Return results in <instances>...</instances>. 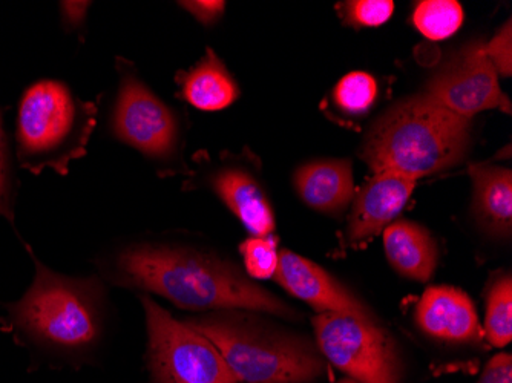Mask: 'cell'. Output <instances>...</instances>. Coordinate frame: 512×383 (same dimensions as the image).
I'll return each mask as SVG.
<instances>
[{
  "label": "cell",
  "mask_w": 512,
  "mask_h": 383,
  "mask_svg": "<svg viewBox=\"0 0 512 383\" xmlns=\"http://www.w3.org/2000/svg\"><path fill=\"white\" fill-rule=\"evenodd\" d=\"M111 279L188 311L246 310L283 319L298 311L253 282L234 262L184 246L137 244L115 256Z\"/></svg>",
  "instance_id": "cell-1"
},
{
  "label": "cell",
  "mask_w": 512,
  "mask_h": 383,
  "mask_svg": "<svg viewBox=\"0 0 512 383\" xmlns=\"http://www.w3.org/2000/svg\"><path fill=\"white\" fill-rule=\"evenodd\" d=\"M471 123L428 95L388 109L371 126L361 158L373 174L394 172L416 181L456 166L467 155Z\"/></svg>",
  "instance_id": "cell-2"
},
{
  "label": "cell",
  "mask_w": 512,
  "mask_h": 383,
  "mask_svg": "<svg viewBox=\"0 0 512 383\" xmlns=\"http://www.w3.org/2000/svg\"><path fill=\"white\" fill-rule=\"evenodd\" d=\"M188 324L220 351L240 383H316L327 379L315 339L261 319L255 311H215Z\"/></svg>",
  "instance_id": "cell-3"
},
{
  "label": "cell",
  "mask_w": 512,
  "mask_h": 383,
  "mask_svg": "<svg viewBox=\"0 0 512 383\" xmlns=\"http://www.w3.org/2000/svg\"><path fill=\"white\" fill-rule=\"evenodd\" d=\"M36 267L33 284L10 305L8 325L23 344L54 354L85 353L102 336L99 285L54 273L31 253Z\"/></svg>",
  "instance_id": "cell-4"
},
{
  "label": "cell",
  "mask_w": 512,
  "mask_h": 383,
  "mask_svg": "<svg viewBox=\"0 0 512 383\" xmlns=\"http://www.w3.org/2000/svg\"><path fill=\"white\" fill-rule=\"evenodd\" d=\"M97 109L77 99L57 80H42L25 91L17 117V158L33 174L50 167L66 175L86 154L96 128Z\"/></svg>",
  "instance_id": "cell-5"
},
{
  "label": "cell",
  "mask_w": 512,
  "mask_h": 383,
  "mask_svg": "<svg viewBox=\"0 0 512 383\" xmlns=\"http://www.w3.org/2000/svg\"><path fill=\"white\" fill-rule=\"evenodd\" d=\"M315 342L329 365L356 383H401V348L381 322L336 313H316Z\"/></svg>",
  "instance_id": "cell-6"
},
{
  "label": "cell",
  "mask_w": 512,
  "mask_h": 383,
  "mask_svg": "<svg viewBox=\"0 0 512 383\" xmlns=\"http://www.w3.org/2000/svg\"><path fill=\"white\" fill-rule=\"evenodd\" d=\"M154 383H240L218 348L188 322L142 296Z\"/></svg>",
  "instance_id": "cell-7"
},
{
  "label": "cell",
  "mask_w": 512,
  "mask_h": 383,
  "mask_svg": "<svg viewBox=\"0 0 512 383\" xmlns=\"http://www.w3.org/2000/svg\"><path fill=\"white\" fill-rule=\"evenodd\" d=\"M448 111L470 120L490 109L511 114L508 95L500 89L499 74L483 50V43H473L440 68L424 92Z\"/></svg>",
  "instance_id": "cell-8"
},
{
  "label": "cell",
  "mask_w": 512,
  "mask_h": 383,
  "mask_svg": "<svg viewBox=\"0 0 512 383\" xmlns=\"http://www.w3.org/2000/svg\"><path fill=\"white\" fill-rule=\"evenodd\" d=\"M112 129L120 141L157 160L171 157L177 145L171 109L134 74H122Z\"/></svg>",
  "instance_id": "cell-9"
},
{
  "label": "cell",
  "mask_w": 512,
  "mask_h": 383,
  "mask_svg": "<svg viewBox=\"0 0 512 383\" xmlns=\"http://www.w3.org/2000/svg\"><path fill=\"white\" fill-rule=\"evenodd\" d=\"M273 279L290 295L309 304L318 315L336 313L379 322L375 311L335 276L290 250H279L278 269Z\"/></svg>",
  "instance_id": "cell-10"
},
{
  "label": "cell",
  "mask_w": 512,
  "mask_h": 383,
  "mask_svg": "<svg viewBox=\"0 0 512 383\" xmlns=\"http://www.w3.org/2000/svg\"><path fill=\"white\" fill-rule=\"evenodd\" d=\"M419 330L451 347H477L482 344L483 328L473 299L451 285H434L425 290L414 311Z\"/></svg>",
  "instance_id": "cell-11"
},
{
  "label": "cell",
  "mask_w": 512,
  "mask_h": 383,
  "mask_svg": "<svg viewBox=\"0 0 512 383\" xmlns=\"http://www.w3.org/2000/svg\"><path fill=\"white\" fill-rule=\"evenodd\" d=\"M416 181L394 172H379L368 180L353 200L345 239L352 247L370 243L407 206Z\"/></svg>",
  "instance_id": "cell-12"
},
{
  "label": "cell",
  "mask_w": 512,
  "mask_h": 383,
  "mask_svg": "<svg viewBox=\"0 0 512 383\" xmlns=\"http://www.w3.org/2000/svg\"><path fill=\"white\" fill-rule=\"evenodd\" d=\"M293 181L301 200L325 215H339L355 200L352 163L347 160L304 164L295 172Z\"/></svg>",
  "instance_id": "cell-13"
},
{
  "label": "cell",
  "mask_w": 512,
  "mask_h": 383,
  "mask_svg": "<svg viewBox=\"0 0 512 383\" xmlns=\"http://www.w3.org/2000/svg\"><path fill=\"white\" fill-rule=\"evenodd\" d=\"M212 189L253 236H270L275 230L272 206L263 187L240 167H224L212 177Z\"/></svg>",
  "instance_id": "cell-14"
},
{
  "label": "cell",
  "mask_w": 512,
  "mask_h": 383,
  "mask_svg": "<svg viewBox=\"0 0 512 383\" xmlns=\"http://www.w3.org/2000/svg\"><path fill=\"white\" fill-rule=\"evenodd\" d=\"M384 247L390 266L411 281L433 278L439 247L430 230L410 220L393 221L384 229Z\"/></svg>",
  "instance_id": "cell-15"
},
{
  "label": "cell",
  "mask_w": 512,
  "mask_h": 383,
  "mask_svg": "<svg viewBox=\"0 0 512 383\" xmlns=\"http://www.w3.org/2000/svg\"><path fill=\"white\" fill-rule=\"evenodd\" d=\"M474 215L479 226L496 238H509L512 230V172L502 166L473 164Z\"/></svg>",
  "instance_id": "cell-16"
},
{
  "label": "cell",
  "mask_w": 512,
  "mask_h": 383,
  "mask_svg": "<svg viewBox=\"0 0 512 383\" xmlns=\"http://www.w3.org/2000/svg\"><path fill=\"white\" fill-rule=\"evenodd\" d=\"M178 82L184 99L201 111H221L240 95L237 83L212 50H207L203 60L184 73Z\"/></svg>",
  "instance_id": "cell-17"
},
{
  "label": "cell",
  "mask_w": 512,
  "mask_h": 383,
  "mask_svg": "<svg viewBox=\"0 0 512 383\" xmlns=\"http://www.w3.org/2000/svg\"><path fill=\"white\" fill-rule=\"evenodd\" d=\"M483 336L488 344L503 348L512 339V278L500 275L494 279L486 295Z\"/></svg>",
  "instance_id": "cell-18"
},
{
  "label": "cell",
  "mask_w": 512,
  "mask_h": 383,
  "mask_svg": "<svg viewBox=\"0 0 512 383\" xmlns=\"http://www.w3.org/2000/svg\"><path fill=\"white\" fill-rule=\"evenodd\" d=\"M463 17L456 0H424L414 8L413 22L427 39L444 40L462 27Z\"/></svg>",
  "instance_id": "cell-19"
},
{
  "label": "cell",
  "mask_w": 512,
  "mask_h": 383,
  "mask_svg": "<svg viewBox=\"0 0 512 383\" xmlns=\"http://www.w3.org/2000/svg\"><path fill=\"white\" fill-rule=\"evenodd\" d=\"M378 83L375 77L361 71L347 74L339 80L333 91L338 108L350 115H364L375 105Z\"/></svg>",
  "instance_id": "cell-20"
},
{
  "label": "cell",
  "mask_w": 512,
  "mask_h": 383,
  "mask_svg": "<svg viewBox=\"0 0 512 383\" xmlns=\"http://www.w3.org/2000/svg\"><path fill=\"white\" fill-rule=\"evenodd\" d=\"M247 276L250 279H270L278 269L279 250L272 236H253L241 244Z\"/></svg>",
  "instance_id": "cell-21"
},
{
  "label": "cell",
  "mask_w": 512,
  "mask_h": 383,
  "mask_svg": "<svg viewBox=\"0 0 512 383\" xmlns=\"http://www.w3.org/2000/svg\"><path fill=\"white\" fill-rule=\"evenodd\" d=\"M342 20L350 27L376 28L387 22L394 13L391 0H350L339 5Z\"/></svg>",
  "instance_id": "cell-22"
},
{
  "label": "cell",
  "mask_w": 512,
  "mask_h": 383,
  "mask_svg": "<svg viewBox=\"0 0 512 383\" xmlns=\"http://www.w3.org/2000/svg\"><path fill=\"white\" fill-rule=\"evenodd\" d=\"M486 57L496 69V73L503 77L512 74V27L511 20L488 43H483Z\"/></svg>",
  "instance_id": "cell-23"
},
{
  "label": "cell",
  "mask_w": 512,
  "mask_h": 383,
  "mask_svg": "<svg viewBox=\"0 0 512 383\" xmlns=\"http://www.w3.org/2000/svg\"><path fill=\"white\" fill-rule=\"evenodd\" d=\"M0 217L13 223V181H11L10 151L0 115Z\"/></svg>",
  "instance_id": "cell-24"
},
{
  "label": "cell",
  "mask_w": 512,
  "mask_h": 383,
  "mask_svg": "<svg viewBox=\"0 0 512 383\" xmlns=\"http://www.w3.org/2000/svg\"><path fill=\"white\" fill-rule=\"evenodd\" d=\"M477 383H512L511 354H496L483 368Z\"/></svg>",
  "instance_id": "cell-25"
},
{
  "label": "cell",
  "mask_w": 512,
  "mask_h": 383,
  "mask_svg": "<svg viewBox=\"0 0 512 383\" xmlns=\"http://www.w3.org/2000/svg\"><path fill=\"white\" fill-rule=\"evenodd\" d=\"M181 7L184 10H188L198 22L203 25H212L217 22L221 16H223L224 8H226V2H220V0H197V2H180Z\"/></svg>",
  "instance_id": "cell-26"
},
{
  "label": "cell",
  "mask_w": 512,
  "mask_h": 383,
  "mask_svg": "<svg viewBox=\"0 0 512 383\" xmlns=\"http://www.w3.org/2000/svg\"><path fill=\"white\" fill-rule=\"evenodd\" d=\"M89 5H91L89 2H62L60 11H62L63 20L69 27H80L85 22Z\"/></svg>",
  "instance_id": "cell-27"
},
{
  "label": "cell",
  "mask_w": 512,
  "mask_h": 383,
  "mask_svg": "<svg viewBox=\"0 0 512 383\" xmlns=\"http://www.w3.org/2000/svg\"><path fill=\"white\" fill-rule=\"evenodd\" d=\"M338 383H356V382H355V380L347 379V377H345L344 380H339Z\"/></svg>",
  "instance_id": "cell-28"
}]
</instances>
